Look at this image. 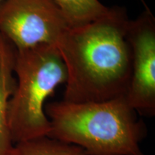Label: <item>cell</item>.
Wrapping results in <instances>:
<instances>
[{"label": "cell", "mask_w": 155, "mask_h": 155, "mask_svg": "<svg viewBox=\"0 0 155 155\" xmlns=\"http://www.w3.org/2000/svg\"><path fill=\"white\" fill-rule=\"evenodd\" d=\"M129 20L125 9L114 6L96 20L68 28L55 46L67 71L63 101L102 102L126 96L131 70Z\"/></svg>", "instance_id": "cell-1"}, {"label": "cell", "mask_w": 155, "mask_h": 155, "mask_svg": "<svg viewBox=\"0 0 155 155\" xmlns=\"http://www.w3.org/2000/svg\"><path fill=\"white\" fill-rule=\"evenodd\" d=\"M48 137L78 146L88 155H144L147 129L125 96L102 102L54 101L45 106Z\"/></svg>", "instance_id": "cell-2"}, {"label": "cell", "mask_w": 155, "mask_h": 155, "mask_svg": "<svg viewBox=\"0 0 155 155\" xmlns=\"http://www.w3.org/2000/svg\"><path fill=\"white\" fill-rule=\"evenodd\" d=\"M16 86L7 105L14 144L48 136L50 124L45 103L67 81V71L55 46L41 45L15 51Z\"/></svg>", "instance_id": "cell-3"}, {"label": "cell", "mask_w": 155, "mask_h": 155, "mask_svg": "<svg viewBox=\"0 0 155 155\" xmlns=\"http://www.w3.org/2000/svg\"><path fill=\"white\" fill-rule=\"evenodd\" d=\"M70 25L53 0H3L0 34L20 50L56 46Z\"/></svg>", "instance_id": "cell-4"}, {"label": "cell", "mask_w": 155, "mask_h": 155, "mask_svg": "<svg viewBox=\"0 0 155 155\" xmlns=\"http://www.w3.org/2000/svg\"><path fill=\"white\" fill-rule=\"evenodd\" d=\"M127 40L131 54V77L125 98L140 115L155 113V19L147 7L129 20Z\"/></svg>", "instance_id": "cell-5"}, {"label": "cell", "mask_w": 155, "mask_h": 155, "mask_svg": "<svg viewBox=\"0 0 155 155\" xmlns=\"http://www.w3.org/2000/svg\"><path fill=\"white\" fill-rule=\"evenodd\" d=\"M15 48L0 34V155H8L14 146L7 119V105L16 86Z\"/></svg>", "instance_id": "cell-6"}, {"label": "cell", "mask_w": 155, "mask_h": 155, "mask_svg": "<svg viewBox=\"0 0 155 155\" xmlns=\"http://www.w3.org/2000/svg\"><path fill=\"white\" fill-rule=\"evenodd\" d=\"M8 155H88L76 145L68 144L48 136L19 141L14 144Z\"/></svg>", "instance_id": "cell-7"}, {"label": "cell", "mask_w": 155, "mask_h": 155, "mask_svg": "<svg viewBox=\"0 0 155 155\" xmlns=\"http://www.w3.org/2000/svg\"><path fill=\"white\" fill-rule=\"evenodd\" d=\"M63 12L70 27L88 23L107 14L110 7L99 0H53Z\"/></svg>", "instance_id": "cell-8"}, {"label": "cell", "mask_w": 155, "mask_h": 155, "mask_svg": "<svg viewBox=\"0 0 155 155\" xmlns=\"http://www.w3.org/2000/svg\"><path fill=\"white\" fill-rule=\"evenodd\" d=\"M140 1L141 2H142V3H143V5H144L145 8H147V5H146V4H145V2H144V0H140Z\"/></svg>", "instance_id": "cell-9"}, {"label": "cell", "mask_w": 155, "mask_h": 155, "mask_svg": "<svg viewBox=\"0 0 155 155\" xmlns=\"http://www.w3.org/2000/svg\"><path fill=\"white\" fill-rule=\"evenodd\" d=\"M2 1H3V0H0V3H1Z\"/></svg>", "instance_id": "cell-10"}]
</instances>
